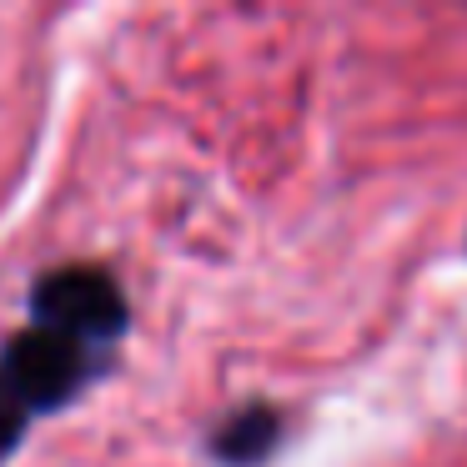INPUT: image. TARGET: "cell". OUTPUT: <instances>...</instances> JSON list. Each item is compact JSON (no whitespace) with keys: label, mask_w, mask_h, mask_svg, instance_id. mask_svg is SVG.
I'll list each match as a JSON object with an SVG mask.
<instances>
[{"label":"cell","mask_w":467,"mask_h":467,"mask_svg":"<svg viewBox=\"0 0 467 467\" xmlns=\"http://www.w3.org/2000/svg\"><path fill=\"white\" fill-rule=\"evenodd\" d=\"M21 427H26V407L16 402L11 387L0 382V462L16 452V442H21Z\"/></svg>","instance_id":"4"},{"label":"cell","mask_w":467,"mask_h":467,"mask_svg":"<svg viewBox=\"0 0 467 467\" xmlns=\"http://www.w3.org/2000/svg\"><path fill=\"white\" fill-rule=\"evenodd\" d=\"M36 322L51 332L71 337V342H106L126 327V296L96 266H61L46 272L36 286Z\"/></svg>","instance_id":"1"},{"label":"cell","mask_w":467,"mask_h":467,"mask_svg":"<svg viewBox=\"0 0 467 467\" xmlns=\"http://www.w3.org/2000/svg\"><path fill=\"white\" fill-rule=\"evenodd\" d=\"M276 447V412H266V407H246V412H236L232 422L216 432V457H226V462H262L266 452Z\"/></svg>","instance_id":"3"},{"label":"cell","mask_w":467,"mask_h":467,"mask_svg":"<svg viewBox=\"0 0 467 467\" xmlns=\"http://www.w3.org/2000/svg\"><path fill=\"white\" fill-rule=\"evenodd\" d=\"M0 382L16 392V402L31 407H61L86 382V347L51 327H26L0 352Z\"/></svg>","instance_id":"2"}]
</instances>
